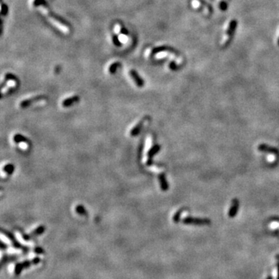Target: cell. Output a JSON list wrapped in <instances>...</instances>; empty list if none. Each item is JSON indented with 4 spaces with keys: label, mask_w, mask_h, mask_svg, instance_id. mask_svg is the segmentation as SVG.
I'll list each match as a JSON object with an SVG mask.
<instances>
[{
    "label": "cell",
    "mask_w": 279,
    "mask_h": 279,
    "mask_svg": "<svg viewBox=\"0 0 279 279\" xmlns=\"http://www.w3.org/2000/svg\"><path fill=\"white\" fill-rule=\"evenodd\" d=\"M237 20L231 21L230 25H229L228 30H227V34H228L230 37H231V36H233V35L234 34L236 29H237Z\"/></svg>",
    "instance_id": "12"
},
{
    "label": "cell",
    "mask_w": 279,
    "mask_h": 279,
    "mask_svg": "<svg viewBox=\"0 0 279 279\" xmlns=\"http://www.w3.org/2000/svg\"><path fill=\"white\" fill-rule=\"evenodd\" d=\"M44 98V95H37V96H34V97H33V98H30V99L23 100V101H22L20 102V107L23 109L27 108V107H29V106H30L32 103H33V102H36L43 100Z\"/></svg>",
    "instance_id": "2"
},
{
    "label": "cell",
    "mask_w": 279,
    "mask_h": 279,
    "mask_svg": "<svg viewBox=\"0 0 279 279\" xmlns=\"http://www.w3.org/2000/svg\"><path fill=\"white\" fill-rule=\"evenodd\" d=\"M162 51H171V52H175L173 49L169 48L168 47H156L152 51V54H154L159 53V52H162Z\"/></svg>",
    "instance_id": "14"
},
{
    "label": "cell",
    "mask_w": 279,
    "mask_h": 279,
    "mask_svg": "<svg viewBox=\"0 0 279 279\" xmlns=\"http://www.w3.org/2000/svg\"><path fill=\"white\" fill-rule=\"evenodd\" d=\"M183 223L185 224H191V225H209L210 220L208 219H198L192 217H186L183 219Z\"/></svg>",
    "instance_id": "1"
},
{
    "label": "cell",
    "mask_w": 279,
    "mask_h": 279,
    "mask_svg": "<svg viewBox=\"0 0 279 279\" xmlns=\"http://www.w3.org/2000/svg\"><path fill=\"white\" fill-rule=\"evenodd\" d=\"M33 5L35 7L40 6H47V2L45 0H34L33 2Z\"/></svg>",
    "instance_id": "20"
},
{
    "label": "cell",
    "mask_w": 279,
    "mask_h": 279,
    "mask_svg": "<svg viewBox=\"0 0 279 279\" xmlns=\"http://www.w3.org/2000/svg\"><path fill=\"white\" fill-rule=\"evenodd\" d=\"M14 165L12 164H8L6 165H5L4 168H3V171L6 172L8 175H12V174L13 173L14 171Z\"/></svg>",
    "instance_id": "16"
},
{
    "label": "cell",
    "mask_w": 279,
    "mask_h": 279,
    "mask_svg": "<svg viewBox=\"0 0 279 279\" xmlns=\"http://www.w3.org/2000/svg\"><path fill=\"white\" fill-rule=\"evenodd\" d=\"M44 230H45V227L44 226H40L37 229H35L33 231L32 233L33 235H39V234H41V233H44Z\"/></svg>",
    "instance_id": "18"
},
{
    "label": "cell",
    "mask_w": 279,
    "mask_h": 279,
    "mask_svg": "<svg viewBox=\"0 0 279 279\" xmlns=\"http://www.w3.org/2000/svg\"><path fill=\"white\" fill-rule=\"evenodd\" d=\"M258 150H261V151H267V152H271L273 154H278L279 152L278 150L275 148H272V147H269L268 145H265V144H261V145L258 147Z\"/></svg>",
    "instance_id": "9"
},
{
    "label": "cell",
    "mask_w": 279,
    "mask_h": 279,
    "mask_svg": "<svg viewBox=\"0 0 279 279\" xmlns=\"http://www.w3.org/2000/svg\"><path fill=\"white\" fill-rule=\"evenodd\" d=\"M273 279H279V256L276 257V264L273 271Z\"/></svg>",
    "instance_id": "13"
},
{
    "label": "cell",
    "mask_w": 279,
    "mask_h": 279,
    "mask_svg": "<svg viewBox=\"0 0 279 279\" xmlns=\"http://www.w3.org/2000/svg\"><path fill=\"white\" fill-rule=\"evenodd\" d=\"M5 79H6L7 81H9V80H13V81H17V78H16L13 74H11V73H7L5 75Z\"/></svg>",
    "instance_id": "21"
},
{
    "label": "cell",
    "mask_w": 279,
    "mask_h": 279,
    "mask_svg": "<svg viewBox=\"0 0 279 279\" xmlns=\"http://www.w3.org/2000/svg\"><path fill=\"white\" fill-rule=\"evenodd\" d=\"M79 101V97L78 96V95H73V96H71L69 97V98L65 99V100L62 102V106L63 107H65V108H67V107L72 106L74 103L78 102Z\"/></svg>",
    "instance_id": "7"
},
{
    "label": "cell",
    "mask_w": 279,
    "mask_h": 279,
    "mask_svg": "<svg viewBox=\"0 0 279 279\" xmlns=\"http://www.w3.org/2000/svg\"><path fill=\"white\" fill-rule=\"evenodd\" d=\"M219 7H220V9L223 10V11H226V9H227V3H226L225 1H222L220 5H219Z\"/></svg>",
    "instance_id": "24"
},
{
    "label": "cell",
    "mask_w": 279,
    "mask_h": 279,
    "mask_svg": "<svg viewBox=\"0 0 279 279\" xmlns=\"http://www.w3.org/2000/svg\"><path fill=\"white\" fill-rule=\"evenodd\" d=\"M113 42L114 45L116 47H121L122 46V44H121V42H120V39H119V37H118L117 35L114 34L113 36Z\"/></svg>",
    "instance_id": "19"
},
{
    "label": "cell",
    "mask_w": 279,
    "mask_h": 279,
    "mask_svg": "<svg viewBox=\"0 0 279 279\" xmlns=\"http://www.w3.org/2000/svg\"><path fill=\"white\" fill-rule=\"evenodd\" d=\"M13 141H14V142H15V143H30V142H29V141H28V139L26 138V136H24L23 135H22V134H15V135H14Z\"/></svg>",
    "instance_id": "11"
},
{
    "label": "cell",
    "mask_w": 279,
    "mask_h": 279,
    "mask_svg": "<svg viewBox=\"0 0 279 279\" xmlns=\"http://www.w3.org/2000/svg\"><path fill=\"white\" fill-rule=\"evenodd\" d=\"M169 66H170V68H171V70H177V69H178V66H177V65L175 64V62H174V61L171 62V64H170V65H169Z\"/></svg>",
    "instance_id": "26"
},
{
    "label": "cell",
    "mask_w": 279,
    "mask_h": 279,
    "mask_svg": "<svg viewBox=\"0 0 279 279\" xmlns=\"http://www.w3.org/2000/svg\"><path fill=\"white\" fill-rule=\"evenodd\" d=\"M120 33L123 35H128L129 34V31L127 30V28L125 27H122L120 29Z\"/></svg>",
    "instance_id": "25"
},
{
    "label": "cell",
    "mask_w": 279,
    "mask_h": 279,
    "mask_svg": "<svg viewBox=\"0 0 279 279\" xmlns=\"http://www.w3.org/2000/svg\"><path fill=\"white\" fill-rule=\"evenodd\" d=\"M120 66V62H115L113 63L112 65H110L109 67V72L110 74H115V72L117 71L118 67Z\"/></svg>",
    "instance_id": "15"
},
{
    "label": "cell",
    "mask_w": 279,
    "mask_h": 279,
    "mask_svg": "<svg viewBox=\"0 0 279 279\" xmlns=\"http://www.w3.org/2000/svg\"><path fill=\"white\" fill-rule=\"evenodd\" d=\"M9 9H8V6L6 4H2V9H1V14L2 16H6L8 13Z\"/></svg>",
    "instance_id": "23"
},
{
    "label": "cell",
    "mask_w": 279,
    "mask_h": 279,
    "mask_svg": "<svg viewBox=\"0 0 279 279\" xmlns=\"http://www.w3.org/2000/svg\"><path fill=\"white\" fill-rule=\"evenodd\" d=\"M48 15L51 16V18H53L54 19H55V20H57L58 22H59L60 23H61L62 25L66 26H69V23H67V21H65V19L62 18V17H61V16H58V15H56V14L53 13H52V12H51V11L48 12Z\"/></svg>",
    "instance_id": "10"
},
{
    "label": "cell",
    "mask_w": 279,
    "mask_h": 279,
    "mask_svg": "<svg viewBox=\"0 0 279 279\" xmlns=\"http://www.w3.org/2000/svg\"><path fill=\"white\" fill-rule=\"evenodd\" d=\"M160 149H161V147H160V145H158V144H155L154 146H153L152 148H150V150L148 151V161H147V164H151L153 157H154V156L157 152H159Z\"/></svg>",
    "instance_id": "4"
},
{
    "label": "cell",
    "mask_w": 279,
    "mask_h": 279,
    "mask_svg": "<svg viewBox=\"0 0 279 279\" xmlns=\"http://www.w3.org/2000/svg\"><path fill=\"white\" fill-rule=\"evenodd\" d=\"M278 45H279V39H278Z\"/></svg>",
    "instance_id": "27"
},
{
    "label": "cell",
    "mask_w": 279,
    "mask_h": 279,
    "mask_svg": "<svg viewBox=\"0 0 279 279\" xmlns=\"http://www.w3.org/2000/svg\"><path fill=\"white\" fill-rule=\"evenodd\" d=\"M146 120H147V117L143 118V119H142L141 121H139L138 123L136 124L135 127H133V129H132L131 131H130V135H131V136H136V135H138V134H140V132H141V129H142V127H143Z\"/></svg>",
    "instance_id": "6"
},
{
    "label": "cell",
    "mask_w": 279,
    "mask_h": 279,
    "mask_svg": "<svg viewBox=\"0 0 279 279\" xmlns=\"http://www.w3.org/2000/svg\"><path fill=\"white\" fill-rule=\"evenodd\" d=\"M158 179H159L161 189L163 191H167V190L168 189L169 186H168V182H167L166 180L165 175H164V173L160 174L159 176H158Z\"/></svg>",
    "instance_id": "8"
},
{
    "label": "cell",
    "mask_w": 279,
    "mask_h": 279,
    "mask_svg": "<svg viewBox=\"0 0 279 279\" xmlns=\"http://www.w3.org/2000/svg\"><path fill=\"white\" fill-rule=\"evenodd\" d=\"M129 74H130V76H131V78L134 81V82L136 83V85L138 86V87L141 88V87H143V86H144V81H143V79L139 75L137 72H136L135 70H130Z\"/></svg>",
    "instance_id": "3"
},
{
    "label": "cell",
    "mask_w": 279,
    "mask_h": 279,
    "mask_svg": "<svg viewBox=\"0 0 279 279\" xmlns=\"http://www.w3.org/2000/svg\"><path fill=\"white\" fill-rule=\"evenodd\" d=\"M239 205H240V203H239V201L237 198H234L232 202V205H231L230 209L229 210V213L228 216L230 218H233L237 215L238 212V209H239Z\"/></svg>",
    "instance_id": "5"
},
{
    "label": "cell",
    "mask_w": 279,
    "mask_h": 279,
    "mask_svg": "<svg viewBox=\"0 0 279 279\" xmlns=\"http://www.w3.org/2000/svg\"><path fill=\"white\" fill-rule=\"evenodd\" d=\"M182 212H183V209H182L178 210V212H176L175 214V216H174V217H173V220L175 222V223H178V222L179 221V219H180V216H181V214L182 213Z\"/></svg>",
    "instance_id": "22"
},
{
    "label": "cell",
    "mask_w": 279,
    "mask_h": 279,
    "mask_svg": "<svg viewBox=\"0 0 279 279\" xmlns=\"http://www.w3.org/2000/svg\"><path fill=\"white\" fill-rule=\"evenodd\" d=\"M75 211L79 215H86V210L83 205H79L75 207Z\"/></svg>",
    "instance_id": "17"
}]
</instances>
